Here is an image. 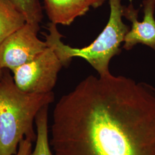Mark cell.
I'll use <instances>...</instances> for the list:
<instances>
[{
  "instance_id": "1",
  "label": "cell",
  "mask_w": 155,
  "mask_h": 155,
  "mask_svg": "<svg viewBox=\"0 0 155 155\" xmlns=\"http://www.w3.org/2000/svg\"><path fill=\"white\" fill-rule=\"evenodd\" d=\"M54 155H155V88L132 79L89 76L53 111Z\"/></svg>"
},
{
  "instance_id": "2",
  "label": "cell",
  "mask_w": 155,
  "mask_h": 155,
  "mask_svg": "<svg viewBox=\"0 0 155 155\" xmlns=\"http://www.w3.org/2000/svg\"><path fill=\"white\" fill-rule=\"evenodd\" d=\"M8 70L0 79V155H16L22 140H36L35 118L44 106L55 99L53 92L32 94L22 91Z\"/></svg>"
},
{
  "instance_id": "3",
  "label": "cell",
  "mask_w": 155,
  "mask_h": 155,
  "mask_svg": "<svg viewBox=\"0 0 155 155\" xmlns=\"http://www.w3.org/2000/svg\"><path fill=\"white\" fill-rule=\"evenodd\" d=\"M110 15L105 28L93 43L83 48H74L65 45L57 25L50 22L48 33L45 35L47 46L51 48L63 66H68L74 58L84 59L99 75L110 74L111 59L121 52V45L130 28L123 22L121 0H109Z\"/></svg>"
},
{
  "instance_id": "4",
  "label": "cell",
  "mask_w": 155,
  "mask_h": 155,
  "mask_svg": "<svg viewBox=\"0 0 155 155\" xmlns=\"http://www.w3.org/2000/svg\"><path fill=\"white\" fill-rule=\"evenodd\" d=\"M63 67L54 51L48 47L32 61L14 70L12 77L22 91L46 94L52 92Z\"/></svg>"
},
{
  "instance_id": "5",
  "label": "cell",
  "mask_w": 155,
  "mask_h": 155,
  "mask_svg": "<svg viewBox=\"0 0 155 155\" xmlns=\"http://www.w3.org/2000/svg\"><path fill=\"white\" fill-rule=\"evenodd\" d=\"M39 25L25 22L0 43V67L13 71L32 61L47 47L38 37Z\"/></svg>"
},
{
  "instance_id": "6",
  "label": "cell",
  "mask_w": 155,
  "mask_h": 155,
  "mask_svg": "<svg viewBox=\"0 0 155 155\" xmlns=\"http://www.w3.org/2000/svg\"><path fill=\"white\" fill-rule=\"evenodd\" d=\"M142 5L144 17L141 21L138 20L139 10L134 7L132 1L128 5L122 6L123 17L132 23L122 48L129 51L136 45H143L155 52V0H143Z\"/></svg>"
},
{
  "instance_id": "7",
  "label": "cell",
  "mask_w": 155,
  "mask_h": 155,
  "mask_svg": "<svg viewBox=\"0 0 155 155\" xmlns=\"http://www.w3.org/2000/svg\"><path fill=\"white\" fill-rule=\"evenodd\" d=\"M90 7L87 0H45L50 22L56 25H70L77 18L85 15Z\"/></svg>"
},
{
  "instance_id": "8",
  "label": "cell",
  "mask_w": 155,
  "mask_h": 155,
  "mask_svg": "<svg viewBox=\"0 0 155 155\" xmlns=\"http://www.w3.org/2000/svg\"><path fill=\"white\" fill-rule=\"evenodd\" d=\"M25 22L24 17L9 0H0V43Z\"/></svg>"
},
{
  "instance_id": "9",
  "label": "cell",
  "mask_w": 155,
  "mask_h": 155,
  "mask_svg": "<svg viewBox=\"0 0 155 155\" xmlns=\"http://www.w3.org/2000/svg\"><path fill=\"white\" fill-rule=\"evenodd\" d=\"M44 106L35 118L36 140L35 148L29 155H54L51 150L48 131V108Z\"/></svg>"
},
{
  "instance_id": "10",
  "label": "cell",
  "mask_w": 155,
  "mask_h": 155,
  "mask_svg": "<svg viewBox=\"0 0 155 155\" xmlns=\"http://www.w3.org/2000/svg\"><path fill=\"white\" fill-rule=\"evenodd\" d=\"M29 24L39 25L43 15L39 0H9Z\"/></svg>"
},
{
  "instance_id": "11",
  "label": "cell",
  "mask_w": 155,
  "mask_h": 155,
  "mask_svg": "<svg viewBox=\"0 0 155 155\" xmlns=\"http://www.w3.org/2000/svg\"><path fill=\"white\" fill-rule=\"evenodd\" d=\"M32 141L28 139H24L20 142L16 155H29L32 152Z\"/></svg>"
},
{
  "instance_id": "12",
  "label": "cell",
  "mask_w": 155,
  "mask_h": 155,
  "mask_svg": "<svg viewBox=\"0 0 155 155\" xmlns=\"http://www.w3.org/2000/svg\"><path fill=\"white\" fill-rule=\"evenodd\" d=\"M91 7L94 8H100L105 2L106 0H87Z\"/></svg>"
},
{
  "instance_id": "13",
  "label": "cell",
  "mask_w": 155,
  "mask_h": 155,
  "mask_svg": "<svg viewBox=\"0 0 155 155\" xmlns=\"http://www.w3.org/2000/svg\"><path fill=\"white\" fill-rule=\"evenodd\" d=\"M4 69H2V68L0 67V79L2 77L3 74H4Z\"/></svg>"
}]
</instances>
